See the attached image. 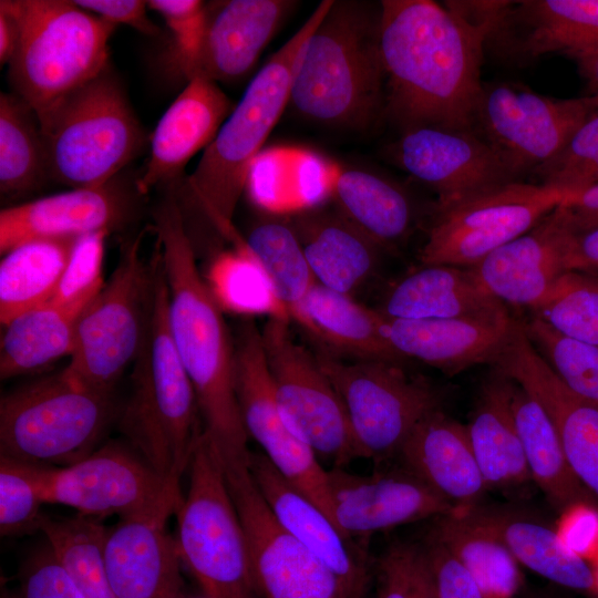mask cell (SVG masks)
I'll list each match as a JSON object with an SVG mask.
<instances>
[{"label": "cell", "mask_w": 598, "mask_h": 598, "mask_svg": "<svg viewBox=\"0 0 598 598\" xmlns=\"http://www.w3.org/2000/svg\"><path fill=\"white\" fill-rule=\"evenodd\" d=\"M22 598H84L70 571L47 544L28 560Z\"/></svg>", "instance_id": "obj_50"}, {"label": "cell", "mask_w": 598, "mask_h": 598, "mask_svg": "<svg viewBox=\"0 0 598 598\" xmlns=\"http://www.w3.org/2000/svg\"><path fill=\"white\" fill-rule=\"evenodd\" d=\"M234 105L213 82L194 76L161 117L151 138V153L136 190L174 182L189 159L214 141Z\"/></svg>", "instance_id": "obj_27"}, {"label": "cell", "mask_w": 598, "mask_h": 598, "mask_svg": "<svg viewBox=\"0 0 598 598\" xmlns=\"http://www.w3.org/2000/svg\"><path fill=\"white\" fill-rule=\"evenodd\" d=\"M183 598H209V597L203 594L200 596H190V597L184 596Z\"/></svg>", "instance_id": "obj_60"}, {"label": "cell", "mask_w": 598, "mask_h": 598, "mask_svg": "<svg viewBox=\"0 0 598 598\" xmlns=\"http://www.w3.org/2000/svg\"><path fill=\"white\" fill-rule=\"evenodd\" d=\"M379 311L404 320L509 316L470 268L448 265H426L405 276L391 288Z\"/></svg>", "instance_id": "obj_32"}, {"label": "cell", "mask_w": 598, "mask_h": 598, "mask_svg": "<svg viewBox=\"0 0 598 598\" xmlns=\"http://www.w3.org/2000/svg\"><path fill=\"white\" fill-rule=\"evenodd\" d=\"M260 331L276 398L291 430L331 467L363 458L337 391L316 354L295 340L289 320L268 318Z\"/></svg>", "instance_id": "obj_15"}, {"label": "cell", "mask_w": 598, "mask_h": 598, "mask_svg": "<svg viewBox=\"0 0 598 598\" xmlns=\"http://www.w3.org/2000/svg\"><path fill=\"white\" fill-rule=\"evenodd\" d=\"M112 414L111 394L69 380L61 371L1 398L0 456L64 467L95 451Z\"/></svg>", "instance_id": "obj_8"}, {"label": "cell", "mask_w": 598, "mask_h": 598, "mask_svg": "<svg viewBox=\"0 0 598 598\" xmlns=\"http://www.w3.org/2000/svg\"><path fill=\"white\" fill-rule=\"evenodd\" d=\"M233 339L236 396L248 437H252L274 466L333 522L327 470L282 415L261 331L251 318H245Z\"/></svg>", "instance_id": "obj_17"}, {"label": "cell", "mask_w": 598, "mask_h": 598, "mask_svg": "<svg viewBox=\"0 0 598 598\" xmlns=\"http://www.w3.org/2000/svg\"><path fill=\"white\" fill-rule=\"evenodd\" d=\"M76 239L32 240L3 254L0 262L2 326L52 298Z\"/></svg>", "instance_id": "obj_39"}, {"label": "cell", "mask_w": 598, "mask_h": 598, "mask_svg": "<svg viewBox=\"0 0 598 598\" xmlns=\"http://www.w3.org/2000/svg\"><path fill=\"white\" fill-rule=\"evenodd\" d=\"M532 316L561 334L598 344V277L564 272Z\"/></svg>", "instance_id": "obj_45"}, {"label": "cell", "mask_w": 598, "mask_h": 598, "mask_svg": "<svg viewBox=\"0 0 598 598\" xmlns=\"http://www.w3.org/2000/svg\"><path fill=\"white\" fill-rule=\"evenodd\" d=\"M43 504L32 466L0 456L1 536H21L40 530Z\"/></svg>", "instance_id": "obj_47"}, {"label": "cell", "mask_w": 598, "mask_h": 598, "mask_svg": "<svg viewBox=\"0 0 598 598\" xmlns=\"http://www.w3.org/2000/svg\"><path fill=\"white\" fill-rule=\"evenodd\" d=\"M113 181L102 187L75 188L3 208L1 254L32 240L79 238L120 226L127 218L130 198Z\"/></svg>", "instance_id": "obj_26"}, {"label": "cell", "mask_w": 598, "mask_h": 598, "mask_svg": "<svg viewBox=\"0 0 598 598\" xmlns=\"http://www.w3.org/2000/svg\"><path fill=\"white\" fill-rule=\"evenodd\" d=\"M1 598H22V597L18 595H12V594H3Z\"/></svg>", "instance_id": "obj_59"}, {"label": "cell", "mask_w": 598, "mask_h": 598, "mask_svg": "<svg viewBox=\"0 0 598 598\" xmlns=\"http://www.w3.org/2000/svg\"><path fill=\"white\" fill-rule=\"evenodd\" d=\"M337 209L381 248L403 243L415 225V207L396 183L362 169L340 167L333 184Z\"/></svg>", "instance_id": "obj_37"}, {"label": "cell", "mask_w": 598, "mask_h": 598, "mask_svg": "<svg viewBox=\"0 0 598 598\" xmlns=\"http://www.w3.org/2000/svg\"><path fill=\"white\" fill-rule=\"evenodd\" d=\"M561 204L470 268L482 287L503 303L533 310L568 271L574 230Z\"/></svg>", "instance_id": "obj_22"}, {"label": "cell", "mask_w": 598, "mask_h": 598, "mask_svg": "<svg viewBox=\"0 0 598 598\" xmlns=\"http://www.w3.org/2000/svg\"><path fill=\"white\" fill-rule=\"evenodd\" d=\"M187 472L188 488L175 513L182 563L209 598H261L223 461L204 435Z\"/></svg>", "instance_id": "obj_9"}, {"label": "cell", "mask_w": 598, "mask_h": 598, "mask_svg": "<svg viewBox=\"0 0 598 598\" xmlns=\"http://www.w3.org/2000/svg\"><path fill=\"white\" fill-rule=\"evenodd\" d=\"M455 514L499 539L519 565L557 585L598 598V569L537 515L511 505L483 503Z\"/></svg>", "instance_id": "obj_25"}, {"label": "cell", "mask_w": 598, "mask_h": 598, "mask_svg": "<svg viewBox=\"0 0 598 598\" xmlns=\"http://www.w3.org/2000/svg\"><path fill=\"white\" fill-rule=\"evenodd\" d=\"M332 2L321 1L296 33L268 59L187 179L189 202L228 241L237 234L231 220L246 188L250 166L289 105L301 51Z\"/></svg>", "instance_id": "obj_5"}, {"label": "cell", "mask_w": 598, "mask_h": 598, "mask_svg": "<svg viewBox=\"0 0 598 598\" xmlns=\"http://www.w3.org/2000/svg\"><path fill=\"white\" fill-rule=\"evenodd\" d=\"M522 322L530 343L559 381L598 408V344L561 334L533 316Z\"/></svg>", "instance_id": "obj_44"}, {"label": "cell", "mask_w": 598, "mask_h": 598, "mask_svg": "<svg viewBox=\"0 0 598 598\" xmlns=\"http://www.w3.org/2000/svg\"><path fill=\"white\" fill-rule=\"evenodd\" d=\"M48 179L44 143L35 112L17 94L1 93V194L22 196Z\"/></svg>", "instance_id": "obj_42"}, {"label": "cell", "mask_w": 598, "mask_h": 598, "mask_svg": "<svg viewBox=\"0 0 598 598\" xmlns=\"http://www.w3.org/2000/svg\"><path fill=\"white\" fill-rule=\"evenodd\" d=\"M82 9L118 25H128L144 34H158V27L150 19L147 1L142 0H76Z\"/></svg>", "instance_id": "obj_53"}, {"label": "cell", "mask_w": 598, "mask_h": 598, "mask_svg": "<svg viewBox=\"0 0 598 598\" xmlns=\"http://www.w3.org/2000/svg\"><path fill=\"white\" fill-rule=\"evenodd\" d=\"M567 268L598 277V226L574 231Z\"/></svg>", "instance_id": "obj_54"}, {"label": "cell", "mask_w": 598, "mask_h": 598, "mask_svg": "<svg viewBox=\"0 0 598 598\" xmlns=\"http://www.w3.org/2000/svg\"><path fill=\"white\" fill-rule=\"evenodd\" d=\"M433 522L427 535L462 564L484 598L517 595L523 584L519 563L499 539L455 513Z\"/></svg>", "instance_id": "obj_40"}, {"label": "cell", "mask_w": 598, "mask_h": 598, "mask_svg": "<svg viewBox=\"0 0 598 598\" xmlns=\"http://www.w3.org/2000/svg\"><path fill=\"white\" fill-rule=\"evenodd\" d=\"M532 174L538 184L571 196L598 185V109L582 121L551 159Z\"/></svg>", "instance_id": "obj_46"}, {"label": "cell", "mask_w": 598, "mask_h": 598, "mask_svg": "<svg viewBox=\"0 0 598 598\" xmlns=\"http://www.w3.org/2000/svg\"><path fill=\"white\" fill-rule=\"evenodd\" d=\"M30 465L45 504L97 520L173 515L184 497L181 485L159 475L127 442L111 441L64 467Z\"/></svg>", "instance_id": "obj_12"}, {"label": "cell", "mask_w": 598, "mask_h": 598, "mask_svg": "<svg viewBox=\"0 0 598 598\" xmlns=\"http://www.w3.org/2000/svg\"><path fill=\"white\" fill-rule=\"evenodd\" d=\"M571 195L518 181L445 208H434L420 260L472 268L533 228Z\"/></svg>", "instance_id": "obj_13"}, {"label": "cell", "mask_w": 598, "mask_h": 598, "mask_svg": "<svg viewBox=\"0 0 598 598\" xmlns=\"http://www.w3.org/2000/svg\"><path fill=\"white\" fill-rule=\"evenodd\" d=\"M49 179L97 188L143 151L146 134L110 65L39 117Z\"/></svg>", "instance_id": "obj_6"}, {"label": "cell", "mask_w": 598, "mask_h": 598, "mask_svg": "<svg viewBox=\"0 0 598 598\" xmlns=\"http://www.w3.org/2000/svg\"><path fill=\"white\" fill-rule=\"evenodd\" d=\"M20 27L13 0L0 1V63L11 61L19 41Z\"/></svg>", "instance_id": "obj_56"}, {"label": "cell", "mask_w": 598, "mask_h": 598, "mask_svg": "<svg viewBox=\"0 0 598 598\" xmlns=\"http://www.w3.org/2000/svg\"><path fill=\"white\" fill-rule=\"evenodd\" d=\"M415 545L396 544L381 557L375 598H414L413 563Z\"/></svg>", "instance_id": "obj_52"}, {"label": "cell", "mask_w": 598, "mask_h": 598, "mask_svg": "<svg viewBox=\"0 0 598 598\" xmlns=\"http://www.w3.org/2000/svg\"><path fill=\"white\" fill-rule=\"evenodd\" d=\"M292 216L290 225L317 282L351 295L369 279L381 247L338 209L322 206Z\"/></svg>", "instance_id": "obj_33"}, {"label": "cell", "mask_w": 598, "mask_h": 598, "mask_svg": "<svg viewBox=\"0 0 598 598\" xmlns=\"http://www.w3.org/2000/svg\"><path fill=\"white\" fill-rule=\"evenodd\" d=\"M84 309L48 301L3 326L0 344V377L9 379L42 369L71 355L75 331Z\"/></svg>", "instance_id": "obj_38"}, {"label": "cell", "mask_w": 598, "mask_h": 598, "mask_svg": "<svg viewBox=\"0 0 598 598\" xmlns=\"http://www.w3.org/2000/svg\"><path fill=\"white\" fill-rule=\"evenodd\" d=\"M315 354L343 404L363 458L381 463L396 457L414 426L441 409L440 390L401 362H347L330 352Z\"/></svg>", "instance_id": "obj_11"}, {"label": "cell", "mask_w": 598, "mask_h": 598, "mask_svg": "<svg viewBox=\"0 0 598 598\" xmlns=\"http://www.w3.org/2000/svg\"><path fill=\"white\" fill-rule=\"evenodd\" d=\"M292 6L287 0H230L217 2L212 10L208 6L188 80L203 76L218 83L247 74Z\"/></svg>", "instance_id": "obj_28"}, {"label": "cell", "mask_w": 598, "mask_h": 598, "mask_svg": "<svg viewBox=\"0 0 598 598\" xmlns=\"http://www.w3.org/2000/svg\"><path fill=\"white\" fill-rule=\"evenodd\" d=\"M245 241L267 272L291 319L317 283L293 228L286 220L262 219L251 227Z\"/></svg>", "instance_id": "obj_43"}, {"label": "cell", "mask_w": 598, "mask_h": 598, "mask_svg": "<svg viewBox=\"0 0 598 598\" xmlns=\"http://www.w3.org/2000/svg\"><path fill=\"white\" fill-rule=\"evenodd\" d=\"M493 368L542 405L558 433L573 472L598 499V408L559 381L520 328L511 333Z\"/></svg>", "instance_id": "obj_20"}, {"label": "cell", "mask_w": 598, "mask_h": 598, "mask_svg": "<svg viewBox=\"0 0 598 598\" xmlns=\"http://www.w3.org/2000/svg\"><path fill=\"white\" fill-rule=\"evenodd\" d=\"M396 457L457 511L482 503L487 491L466 425L441 409L414 426Z\"/></svg>", "instance_id": "obj_29"}, {"label": "cell", "mask_w": 598, "mask_h": 598, "mask_svg": "<svg viewBox=\"0 0 598 598\" xmlns=\"http://www.w3.org/2000/svg\"><path fill=\"white\" fill-rule=\"evenodd\" d=\"M157 254L150 262L141 238L128 243L100 292L79 318L64 375L82 388L110 393L143 347L150 324Z\"/></svg>", "instance_id": "obj_10"}, {"label": "cell", "mask_w": 598, "mask_h": 598, "mask_svg": "<svg viewBox=\"0 0 598 598\" xmlns=\"http://www.w3.org/2000/svg\"><path fill=\"white\" fill-rule=\"evenodd\" d=\"M230 243L233 248L215 255L203 276L220 310L245 318L267 316L290 321L289 312L245 238L238 234Z\"/></svg>", "instance_id": "obj_41"}, {"label": "cell", "mask_w": 598, "mask_h": 598, "mask_svg": "<svg viewBox=\"0 0 598 598\" xmlns=\"http://www.w3.org/2000/svg\"><path fill=\"white\" fill-rule=\"evenodd\" d=\"M578 66L580 75L586 80L589 94L598 96V49L570 55Z\"/></svg>", "instance_id": "obj_58"}, {"label": "cell", "mask_w": 598, "mask_h": 598, "mask_svg": "<svg viewBox=\"0 0 598 598\" xmlns=\"http://www.w3.org/2000/svg\"><path fill=\"white\" fill-rule=\"evenodd\" d=\"M414 598H436L432 576L421 546L415 545L413 563Z\"/></svg>", "instance_id": "obj_57"}, {"label": "cell", "mask_w": 598, "mask_h": 598, "mask_svg": "<svg viewBox=\"0 0 598 598\" xmlns=\"http://www.w3.org/2000/svg\"><path fill=\"white\" fill-rule=\"evenodd\" d=\"M396 163L437 195L445 208L519 179L474 131L421 126L402 132Z\"/></svg>", "instance_id": "obj_18"}, {"label": "cell", "mask_w": 598, "mask_h": 598, "mask_svg": "<svg viewBox=\"0 0 598 598\" xmlns=\"http://www.w3.org/2000/svg\"><path fill=\"white\" fill-rule=\"evenodd\" d=\"M248 468L278 523L354 591H364L367 547L346 537L261 452H249Z\"/></svg>", "instance_id": "obj_23"}, {"label": "cell", "mask_w": 598, "mask_h": 598, "mask_svg": "<svg viewBox=\"0 0 598 598\" xmlns=\"http://www.w3.org/2000/svg\"><path fill=\"white\" fill-rule=\"evenodd\" d=\"M291 319L332 351L359 360L402 361L386 338L385 317L357 302L351 295L317 282Z\"/></svg>", "instance_id": "obj_35"}, {"label": "cell", "mask_w": 598, "mask_h": 598, "mask_svg": "<svg viewBox=\"0 0 598 598\" xmlns=\"http://www.w3.org/2000/svg\"><path fill=\"white\" fill-rule=\"evenodd\" d=\"M379 10L333 1L299 56L289 105L317 124L364 128L384 106Z\"/></svg>", "instance_id": "obj_3"}, {"label": "cell", "mask_w": 598, "mask_h": 598, "mask_svg": "<svg viewBox=\"0 0 598 598\" xmlns=\"http://www.w3.org/2000/svg\"><path fill=\"white\" fill-rule=\"evenodd\" d=\"M483 24L486 41L518 59L598 49V0L493 1Z\"/></svg>", "instance_id": "obj_21"}, {"label": "cell", "mask_w": 598, "mask_h": 598, "mask_svg": "<svg viewBox=\"0 0 598 598\" xmlns=\"http://www.w3.org/2000/svg\"><path fill=\"white\" fill-rule=\"evenodd\" d=\"M340 167L307 147L275 145L264 148L254 159L245 190L264 213L292 216L332 199Z\"/></svg>", "instance_id": "obj_31"}, {"label": "cell", "mask_w": 598, "mask_h": 598, "mask_svg": "<svg viewBox=\"0 0 598 598\" xmlns=\"http://www.w3.org/2000/svg\"><path fill=\"white\" fill-rule=\"evenodd\" d=\"M486 37L484 27L450 4L381 1L383 111L402 131L421 126L473 130Z\"/></svg>", "instance_id": "obj_1"}, {"label": "cell", "mask_w": 598, "mask_h": 598, "mask_svg": "<svg viewBox=\"0 0 598 598\" xmlns=\"http://www.w3.org/2000/svg\"><path fill=\"white\" fill-rule=\"evenodd\" d=\"M171 515L121 518L107 528L103 559L116 598H183L182 559L166 529Z\"/></svg>", "instance_id": "obj_24"}, {"label": "cell", "mask_w": 598, "mask_h": 598, "mask_svg": "<svg viewBox=\"0 0 598 598\" xmlns=\"http://www.w3.org/2000/svg\"><path fill=\"white\" fill-rule=\"evenodd\" d=\"M514 317L404 320L385 317L394 351L453 375L491 364L504 346Z\"/></svg>", "instance_id": "obj_30"}, {"label": "cell", "mask_w": 598, "mask_h": 598, "mask_svg": "<svg viewBox=\"0 0 598 598\" xmlns=\"http://www.w3.org/2000/svg\"><path fill=\"white\" fill-rule=\"evenodd\" d=\"M597 109L594 94L556 99L520 83L483 82L473 130L523 181L551 159Z\"/></svg>", "instance_id": "obj_14"}, {"label": "cell", "mask_w": 598, "mask_h": 598, "mask_svg": "<svg viewBox=\"0 0 598 598\" xmlns=\"http://www.w3.org/2000/svg\"><path fill=\"white\" fill-rule=\"evenodd\" d=\"M421 548L436 598H484L467 570L442 544L426 535Z\"/></svg>", "instance_id": "obj_51"}, {"label": "cell", "mask_w": 598, "mask_h": 598, "mask_svg": "<svg viewBox=\"0 0 598 598\" xmlns=\"http://www.w3.org/2000/svg\"><path fill=\"white\" fill-rule=\"evenodd\" d=\"M363 595H364V592H360V594L355 595L353 598H363Z\"/></svg>", "instance_id": "obj_61"}, {"label": "cell", "mask_w": 598, "mask_h": 598, "mask_svg": "<svg viewBox=\"0 0 598 598\" xmlns=\"http://www.w3.org/2000/svg\"><path fill=\"white\" fill-rule=\"evenodd\" d=\"M563 206L574 231L598 226V185L570 196Z\"/></svg>", "instance_id": "obj_55"}, {"label": "cell", "mask_w": 598, "mask_h": 598, "mask_svg": "<svg viewBox=\"0 0 598 598\" xmlns=\"http://www.w3.org/2000/svg\"><path fill=\"white\" fill-rule=\"evenodd\" d=\"M154 220L168 287L171 336L196 394L204 437L223 462L247 461L250 451L236 396L234 339L198 271L179 200L167 197Z\"/></svg>", "instance_id": "obj_2"}, {"label": "cell", "mask_w": 598, "mask_h": 598, "mask_svg": "<svg viewBox=\"0 0 598 598\" xmlns=\"http://www.w3.org/2000/svg\"><path fill=\"white\" fill-rule=\"evenodd\" d=\"M511 405L532 481L548 503L560 513L578 506L598 507V499L573 472L551 420L515 381Z\"/></svg>", "instance_id": "obj_36"}, {"label": "cell", "mask_w": 598, "mask_h": 598, "mask_svg": "<svg viewBox=\"0 0 598 598\" xmlns=\"http://www.w3.org/2000/svg\"><path fill=\"white\" fill-rule=\"evenodd\" d=\"M109 230L79 237L52 298L53 305L85 309L104 286L102 270Z\"/></svg>", "instance_id": "obj_48"}, {"label": "cell", "mask_w": 598, "mask_h": 598, "mask_svg": "<svg viewBox=\"0 0 598 598\" xmlns=\"http://www.w3.org/2000/svg\"><path fill=\"white\" fill-rule=\"evenodd\" d=\"M327 482L333 523L346 537L365 547L373 534L457 511L404 466L370 475L331 467Z\"/></svg>", "instance_id": "obj_19"}, {"label": "cell", "mask_w": 598, "mask_h": 598, "mask_svg": "<svg viewBox=\"0 0 598 598\" xmlns=\"http://www.w3.org/2000/svg\"><path fill=\"white\" fill-rule=\"evenodd\" d=\"M13 6L20 34L9 80L39 118L109 66L116 25L74 1L13 0Z\"/></svg>", "instance_id": "obj_7"}, {"label": "cell", "mask_w": 598, "mask_h": 598, "mask_svg": "<svg viewBox=\"0 0 598 598\" xmlns=\"http://www.w3.org/2000/svg\"><path fill=\"white\" fill-rule=\"evenodd\" d=\"M261 598H353L357 594L276 519L247 461L223 462Z\"/></svg>", "instance_id": "obj_16"}, {"label": "cell", "mask_w": 598, "mask_h": 598, "mask_svg": "<svg viewBox=\"0 0 598 598\" xmlns=\"http://www.w3.org/2000/svg\"><path fill=\"white\" fill-rule=\"evenodd\" d=\"M147 4L171 30L177 63L188 80L203 41L208 6L198 0H152Z\"/></svg>", "instance_id": "obj_49"}, {"label": "cell", "mask_w": 598, "mask_h": 598, "mask_svg": "<svg viewBox=\"0 0 598 598\" xmlns=\"http://www.w3.org/2000/svg\"><path fill=\"white\" fill-rule=\"evenodd\" d=\"M512 389L513 380L492 369L466 424L487 489H512L532 481L512 412Z\"/></svg>", "instance_id": "obj_34"}, {"label": "cell", "mask_w": 598, "mask_h": 598, "mask_svg": "<svg viewBox=\"0 0 598 598\" xmlns=\"http://www.w3.org/2000/svg\"><path fill=\"white\" fill-rule=\"evenodd\" d=\"M120 429L159 475L177 485L204 435L196 394L171 336L168 287L159 251L152 316L133 363L132 390Z\"/></svg>", "instance_id": "obj_4"}]
</instances>
